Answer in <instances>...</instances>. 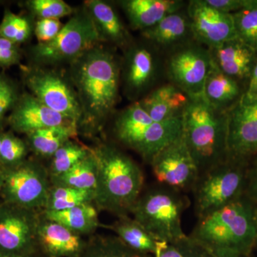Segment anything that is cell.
I'll return each instance as SVG.
<instances>
[{
	"label": "cell",
	"mask_w": 257,
	"mask_h": 257,
	"mask_svg": "<svg viewBox=\"0 0 257 257\" xmlns=\"http://www.w3.org/2000/svg\"><path fill=\"white\" fill-rule=\"evenodd\" d=\"M113 49L100 44L79 56L64 70L82 111L78 135L94 138L99 135L119 102L121 58Z\"/></svg>",
	"instance_id": "obj_1"
},
{
	"label": "cell",
	"mask_w": 257,
	"mask_h": 257,
	"mask_svg": "<svg viewBox=\"0 0 257 257\" xmlns=\"http://www.w3.org/2000/svg\"><path fill=\"white\" fill-rule=\"evenodd\" d=\"M192 239L217 257H253L257 238V206L245 194L199 218Z\"/></svg>",
	"instance_id": "obj_2"
},
{
	"label": "cell",
	"mask_w": 257,
	"mask_h": 257,
	"mask_svg": "<svg viewBox=\"0 0 257 257\" xmlns=\"http://www.w3.org/2000/svg\"><path fill=\"white\" fill-rule=\"evenodd\" d=\"M92 149L97 163L94 205L118 218L128 216L143 194V171L114 144L102 142Z\"/></svg>",
	"instance_id": "obj_3"
},
{
	"label": "cell",
	"mask_w": 257,
	"mask_h": 257,
	"mask_svg": "<svg viewBox=\"0 0 257 257\" xmlns=\"http://www.w3.org/2000/svg\"><path fill=\"white\" fill-rule=\"evenodd\" d=\"M182 119V135L199 173L229 157L228 113L216 110L202 96L190 98Z\"/></svg>",
	"instance_id": "obj_4"
},
{
	"label": "cell",
	"mask_w": 257,
	"mask_h": 257,
	"mask_svg": "<svg viewBox=\"0 0 257 257\" xmlns=\"http://www.w3.org/2000/svg\"><path fill=\"white\" fill-rule=\"evenodd\" d=\"M182 118L154 121L136 101L116 115L113 132L119 143L150 165L162 149L182 136Z\"/></svg>",
	"instance_id": "obj_5"
},
{
	"label": "cell",
	"mask_w": 257,
	"mask_h": 257,
	"mask_svg": "<svg viewBox=\"0 0 257 257\" xmlns=\"http://www.w3.org/2000/svg\"><path fill=\"white\" fill-rule=\"evenodd\" d=\"M104 44L87 8L74 9L52 41L33 45L28 52L32 65L57 68L67 66L93 47Z\"/></svg>",
	"instance_id": "obj_6"
},
{
	"label": "cell",
	"mask_w": 257,
	"mask_h": 257,
	"mask_svg": "<svg viewBox=\"0 0 257 257\" xmlns=\"http://www.w3.org/2000/svg\"><path fill=\"white\" fill-rule=\"evenodd\" d=\"M188 204L183 193L160 184L141 194L131 214L157 241L173 242L187 236L182 216Z\"/></svg>",
	"instance_id": "obj_7"
},
{
	"label": "cell",
	"mask_w": 257,
	"mask_h": 257,
	"mask_svg": "<svg viewBox=\"0 0 257 257\" xmlns=\"http://www.w3.org/2000/svg\"><path fill=\"white\" fill-rule=\"evenodd\" d=\"M248 162L229 157L199 173L192 189L198 218L219 210L244 194Z\"/></svg>",
	"instance_id": "obj_8"
},
{
	"label": "cell",
	"mask_w": 257,
	"mask_h": 257,
	"mask_svg": "<svg viewBox=\"0 0 257 257\" xmlns=\"http://www.w3.org/2000/svg\"><path fill=\"white\" fill-rule=\"evenodd\" d=\"M22 70L30 94L52 110L73 121L77 127L82 111L77 93L65 72L32 64Z\"/></svg>",
	"instance_id": "obj_9"
},
{
	"label": "cell",
	"mask_w": 257,
	"mask_h": 257,
	"mask_svg": "<svg viewBox=\"0 0 257 257\" xmlns=\"http://www.w3.org/2000/svg\"><path fill=\"white\" fill-rule=\"evenodd\" d=\"M4 170L1 195L7 204L43 211L46 207L51 186L48 168L37 160Z\"/></svg>",
	"instance_id": "obj_10"
},
{
	"label": "cell",
	"mask_w": 257,
	"mask_h": 257,
	"mask_svg": "<svg viewBox=\"0 0 257 257\" xmlns=\"http://www.w3.org/2000/svg\"><path fill=\"white\" fill-rule=\"evenodd\" d=\"M162 52L143 38L123 51L121 57V88L128 100L136 102L152 89L162 71Z\"/></svg>",
	"instance_id": "obj_11"
},
{
	"label": "cell",
	"mask_w": 257,
	"mask_h": 257,
	"mask_svg": "<svg viewBox=\"0 0 257 257\" xmlns=\"http://www.w3.org/2000/svg\"><path fill=\"white\" fill-rule=\"evenodd\" d=\"M167 55L165 68L170 83L190 98L202 96L204 83L212 64L209 49L193 41Z\"/></svg>",
	"instance_id": "obj_12"
},
{
	"label": "cell",
	"mask_w": 257,
	"mask_h": 257,
	"mask_svg": "<svg viewBox=\"0 0 257 257\" xmlns=\"http://www.w3.org/2000/svg\"><path fill=\"white\" fill-rule=\"evenodd\" d=\"M41 212L3 202L0 208V252L40 256L37 233Z\"/></svg>",
	"instance_id": "obj_13"
},
{
	"label": "cell",
	"mask_w": 257,
	"mask_h": 257,
	"mask_svg": "<svg viewBox=\"0 0 257 257\" xmlns=\"http://www.w3.org/2000/svg\"><path fill=\"white\" fill-rule=\"evenodd\" d=\"M150 165L161 185L182 193L192 190L199 175L183 135L162 149Z\"/></svg>",
	"instance_id": "obj_14"
},
{
	"label": "cell",
	"mask_w": 257,
	"mask_h": 257,
	"mask_svg": "<svg viewBox=\"0 0 257 257\" xmlns=\"http://www.w3.org/2000/svg\"><path fill=\"white\" fill-rule=\"evenodd\" d=\"M194 40L207 49L236 38L232 14L211 8L204 0H192L187 5Z\"/></svg>",
	"instance_id": "obj_15"
},
{
	"label": "cell",
	"mask_w": 257,
	"mask_h": 257,
	"mask_svg": "<svg viewBox=\"0 0 257 257\" xmlns=\"http://www.w3.org/2000/svg\"><path fill=\"white\" fill-rule=\"evenodd\" d=\"M228 155L248 161L257 155V99L241 100L228 113Z\"/></svg>",
	"instance_id": "obj_16"
},
{
	"label": "cell",
	"mask_w": 257,
	"mask_h": 257,
	"mask_svg": "<svg viewBox=\"0 0 257 257\" xmlns=\"http://www.w3.org/2000/svg\"><path fill=\"white\" fill-rule=\"evenodd\" d=\"M8 123L13 131L25 135L60 125L73 124L77 126L73 121L52 110L28 92L20 94L8 117Z\"/></svg>",
	"instance_id": "obj_17"
},
{
	"label": "cell",
	"mask_w": 257,
	"mask_h": 257,
	"mask_svg": "<svg viewBox=\"0 0 257 257\" xmlns=\"http://www.w3.org/2000/svg\"><path fill=\"white\" fill-rule=\"evenodd\" d=\"M88 239L73 232L41 212L37 246L41 257H81L87 247Z\"/></svg>",
	"instance_id": "obj_18"
},
{
	"label": "cell",
	"mask_w": 257,
	"mask_h": 257,
	"mask_svg": "<svg viewBox=\"0 0 257 257\" xmlns=\"http://www.w3.org/2000/svg\"><path fill=\"white\" fill-rule=\"evenodd\" d=\"M209 50L213 64L221 72L241 84H247L257 60L256 51L237 37Z\"/></svg>",
	"instance_id": "obj_19"
},
{
	"label": "cell",
	"mask_w": 257,
	"mask_h": 257,
	"mask_svg": "<svg viewBox=\"0 0 257 257\" xmlns=\"http://www.w3.org/2000/svg\"><path fill=\"white\" fill-rule=\"evenodd\" d=\"M186 8L171 13L155 26L141 32L142 38L165 54L195 41Z\"/></svg>",
	"instance_id": "obj_20"
},
{
	"label": "cell",
	"mask_w": 257,
	"mask_h": 257,
	"mask_svg": "<svg viewBox=\"0 0 257 257\" xmlns=\"http://www.w3.org/2000/svg\"><path fill=\"white\" fill-rule=\"evenodd\" d=\"M104 44L124 51L134 39L117 11L109 2L87 0L84 3Z\"/></svg>",
	"instance_id": "obj_21"
},
{
	"label": "cell",
	"mask_w": 257,
	"mask_h": 257,
	"mask_svg": "<svg viewBox=\"0 0 257 257\" xmlns=\"http://www.w3.org/2000/svg\"><path fill=\"white\" fill-rule=\"evenodd\" d=\"M117 4L126 15L130 28L141 32L171 13L183 9L187 3L181 0H121Z\"/></svg>",
	"instance_id": "obj_22"
},
{
	"label": "cell",
	"mask_w": 257,
	"mask_h": 257,
	"mask_svg": "<svg viewBox=\"0 0 257 257\" xmlns=\"http://www.w3.org/2000/svg\"><path fill=\"white\" fill-rule=\"evenodd\" d=\"M190 97L172 83L152 89L138 101L144 110L154 121L182 118Z\"/></svg>",
	"instance_id": "obj_23"
},
{
	"label": "cell",
	"mask_w": 257,
	"mask_h": 257,
	"mask_svg": "<svg viewBox=\"0 0 257 257\" xmlns=\"http://www.w3.org/2000/svg\"><path fill=\"white\" fill-rule=\"evenodd\" d=\"M241 83L221 72L214 64L204 83L203 96L216 110L229 113L242 97Z\"/></svg>",
	"instance_id": "obj_24"
},
{
	"label": "cell",
	"mask_w": 257,
	"mask_h": 257,
	"mask_svg": "<svg viewBox=\"0 0 257 257\" xmlns=\"http://www.w3.org/2000/svg\"><path fill=\"white\" fill-rule=\"evenodd\" d=\"M130 249L145 256H154L161 241H157L140 223L128 216H121L106 226Z\"/></svg>",
	"instance_id": "obj_25"
},
{
	"label": "cell",
	"mask_w": 257,
	"mask_h": 257,
	"mask_svg": "<svg viewBox=\"0 0 257 257\" xmlns=\"http://www.w3.org/2000/svg\"><path fill=\"white\" fill-rule=\"evenodd\" d=\"M98 211L94 204H84L67 210L42 213L47 219L62 224L76 234L89 237L101 226Z\"/></svg>",
	"instance_id": "obj_26"
},
{
	"label": "cell",
	"mask_w": 257,
	"mask_h": 257,
	"mask_svg": "<svg viewBox=\"0 0 257 257\" xmlns=\"http://www.w3.org/2000/svg\"><path fill=\"white\" fill-rule=\"evenodd\" d=\"M30 151L37 157L51 158L64 143L78 136L75 125H60L41 128L26 135Z\"/></svg>",
	"instance_id": "obj_27"
},
{
	"label": "cell",
	"mask_w": 257,
	"mask_h": 257,
	"mask_svg": "<svg viewBox=\"0 0 257 257\" xmlns=\"http://www.w3.org/2000/svg\"><path fill=\"white\" fill-rule=\"evenodd\" d=\"M97 178V163L92 152L67 172L50 177L51 184L57 187L94 190Z\"/></svg>",
	"instance_id": "obj_28"
},
{
	"label": "cell",
	"mask_w": 257,
	"mask_h": 257,
	"mask_svg": "<svg viewBox=\"0 0 257 257\" xmlns=\"http://www.w3.org/2000/svg\"><path fill=\"white\" fill-rule=\"evenodd\" d=\"M94 190L52 185L44 211L67 210L84 204H94Z\"/></svg>",
	"instance_id": "obj_29"
},
{
	"label": "cell",
	"mask_w": 257,
	"mask_h": 257,
	"mask_svg": "<svg viewBox=\"0 0 257 257\" xmlns=\"http://www.w3.org/2000/svg\"><path fill=\"white\" fill-rule=\"evenodd\" d=\"M81 257H152L128 248L116 236L92 235L88 238L87 247Z\"/></svg>",
	"instance_id": "obj_30"
},
{
	"label": "cell",
	"mask_w": 257,
	"mask_h": 257,
	"mask_svg": "<svg viewBox=\"0 0 257 257\" xmlns=\"http://www.w3.org/2000/svg\"><path fill=\"white\" fill-rule=\"evenodd\" d=\"M91 152L92 148L79 143L76 139L68 140L50 158V165L48 168L50 177L67 172Z\"/></svg>",
	"instance_id": "obj_31"
},
{
	"label": "cell",
	"mask_w": 257,
	"mask_h": 257,
	"mask_svg": "<svg viewBox=\"0 0 257 257\" xmlns=\"http://www.w3.org/2000/svg\"><path fill=\"white\" fill-rule=\"evenodd\" d=\"M33 19L32 16L19 15L9 10H5L0 23V36L18 45L25 43L34 33Z\"/></svg>",
	"instance_id": "obj_32"
},
{
	"label": "cell",
	"mask_w": 257,
	"mask_h": 257,
	"mask_svg": "<svg viewBox=\"0 0 257 257\" xmlns=\"http://www.w3.org/2000/svg\"><path fill=\"white\" fill-rule=\"evenodd\" d=\"M237 38L257 52V0H248V4L233 13Z\"/></svg>",
	"instance_id": "obj_33"
},
{
	"label": "cell",
	"mask_w": 257,
	"mask_h": 257,
	"mask_svg": "<svg viewBox=\"0 0 257 257\" xmlns=\"http://www.w3.org/2000/svg\"><path fill=\"white\" fill-rule=\"evenodd\" d=\"M152 257H217L210 250L189 236L173 242H160Z\"/></svg>",
	"instance_id": "obj_34"
},
{
	"label": "cell",
	"mask_w": 257,
	"mask_h": 257,
	"mask_svg": "<svg viewBox=\"0 0 257 257\" xmlns=\"http://www.w3.org/2000/svg\"><path fill=\"white\" fill-rule=\"evenodd\" d=\"M28 144L13 132L3 133L1 150H0V166L3 168H10L23 163L28 160L30 152Z\"/></svg>",
	"instance_id": "obj_35"
},
{
	"label": "cell",
	"mask_w": 257,
	"mask_h": 257,
	"mask_svg": "<svg viewBox=\"0 0 257 257\" xmlns=\"http://www.w3.org/2000/svg\"><path fill=\"white\" fill-rule=\"evenodd\" d=\"M30 16L37 20L57 19L73 14L74 8L63 0H29L24 3Z\"/></svg>",
	"instance_id": "obj_36"
},
{
	"label": "cell",
	"mask_w": 257,
	"mask_h": 257,
	"mask_svg": "<svg viewBox=\"0 0 257 257\" xmlns=\"http://www.w3.org/2000/svg\"><path fill=\"white\" fill-rule=\"evenodd\" d=\"M20 94L16 83L5 74L0 73V126L4 122L7 113L13 110Z\"/></svg>",
	"instance_id": "obj_37"
},
{
	"label": "cell",
	"mask_w": 257,
	"mask_h": 257,
	"mask_svg": "<svg viewBox=\"0 0 257 257\" xmlns=\"http://www.w3.org/2000/svg\"><path fill=\"white\" fill-rule=\"evenodd\" d=\"M63 25L57 19L37 20L35 23L34 34L38 43L45 44L52 41L63 28Z\"/></svg>",
	"instance_id": "obj_38"
},
{
	"label": "cell",
	"mask_w": 257,
	"mask_h": 257,
	"mask_svg": "<svg viewBox=\"0 0 257 257\" xmlns=\"http://www.w3.org/2000/svg\"><path fill=\"white\" fill-rule=\"evenodd\" d=\"M22 57L23 52L20 45L0 36V69L20 64Z\"/></svg>",
	"instance_id": "obj_39"
},
{
	"label": "cell",
	"mask_w": 257,
	"mask_h": 257,
	"mask_svg": "<svg viewBox=\"0 0 257 257\" xmlns=\"http://www.w3.org/2000/svg\"><path fill=\"white\" fill-rule=\"evenodd\" d=\"M244 194L257 206V155L248 160Z\"/></svg>",
	"instance_id": "obj_40"
},
{
	"label": "cell",
	"mask_w": 257,
	"mask_h": 257,
	"mask_svg": "<svg viewBox=\"0 0 257 257\" xmlns=\"http://www.w3.org/2000/svg\"><path fill=\"white\" fill-rule=\"evenodd\" d=\"M211 8L224 13L233 14L245 8L248 0H204Z\"/></svg>",
	"instance_id": "obj_41"
},
{
	"label": "cell",
	"mask_w": 257,
	"mask_h": 257,
	"mask_svg": "<svg viewBox=\"0 0 257 257\" xmlns=\"http://www.w3.org/2000/svg\"><path fill=\"white\" fill-rule=\"evenodd\" d=\"M242 99L246 100L257 99V60L253 66L251 75L245 88Z\"/></svg>",
	"instance_id": "obj_42"
},
{
	"label": "cell",
	"mask_w": 257,
	"mask_h": 257,
	"mask_svg": "<svg viewBox=\"0 0 257 257\" xmlns=\"http://www.w3.org/2000/svg\"><path fill=\"white\" fill-rule=\"evenodd\" d=\"M3 183H4V170L0 166V192L3 188Z\"/></svg>",
	"instance_id": "obj_43"
},
{
	"label": "cell",
	"mask_w": 257,
	"mask_h": 257,
	"mask_svg": "<svg viewBox=\"0 0 257 257\" xmlns=\"http://www.w3.org/2000/svg\"><path fill=\"white\" fill-rule=\"evenodd\" d=\"M0 257H40V256H21V255L13 254V253L0 252Z\"/></svg>",
	"instance_id": "obj_44"
},
{
	"label": "cell",
	"mask_w": 257,
	"mask_h": 257,
	"mask_svg": "<svg viewBox=\"0 0 257 257\" xmlns=\"http://www.w3.org/2000/svg\"><path fill=\"white\" fill-rule=\"evenodd\" d=\"M2 138H3V133H0V150H1Z\"/></svg>",
	"instance_id": "obj_45"
},
{
	"label": "cell",
	"mask_w": 257,
	"mask_h": 257,
	"mask_svg": "<svg viewBox=\"0 0 257 257\" xmlns=\"http://www.w3.org/2000/svg\"><path fill=\"white\" fill-rule=\"evenodd\" d=\"M257 251V238H256V243H255V249H254V251Z\"/></svg>",
	"instance_id": "obj_46"
},
{
	"label": "cell",
	"mask_w": 257,
	"mask_h": 257,
	"mask_svg": "<svg viewBox=\"0 0 257 257\" xmlns=\"http://www.w3.org/2000/svg\"><path fill=\"white\" fill-rule=\"evenodd\" d=\"M1 204H0V208H1Z\"/></svg>",
	"instance_id": "obj_47"
},
{
	"label": "cell",
	"mask_w": 257,
	"mask_h": 257,
	"mask_svg": "<svg viewBox=\"0 0 257 257\" xmlns=\"http://www.w3.org/2000/svg\"><path fill=\"white\" fill-rule=\"evenodd\" d=\"M40 257H41V256H40Z\"/></svg>",
	"instance_id": "obj_48"
}]
</instances>
